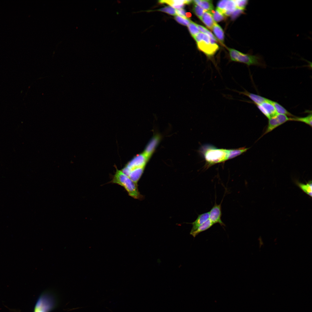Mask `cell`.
<instances>
[{
    "instance_id": "1",
    "label": "cell",
    "mask_w": 312,
    "mask_h": 312,
    "mask_svg": "<svg viewBox=\"0 0 312 312\" xmlns=\"http://www.w3.org/2000/svg\"><path fill=\"white\" fill-rule=\"evenodd\" d=\"M116 171L112 176V179L109 183L116 184L122 187L126 190L128 195L131 197L139 200L143 199L144 196L140 194L136 184L128 176L124 173L121 170L118 169L114 166Z\"/></svg>"
},
{
    "instance_id": "2",
    "label": "cell",
    "mask_w": 312,
    "mask_h": 312,
    "mask_svg": "<svg viewBox=\"0 0 312 312\" xmlns=\"http://www.w3.org/2000/svg\"><path fill=\"white\" fill-rule=\"evenodd\" d=\"M231 60L233 61L242 63L248 66L255 65L265 68L266 64L263 58L259 54L253 55L245 54L235 49H229Z\"/></svg>"
},
{
    "instance_id": "3",
    "label": "cell",
    "mask_w": 312,
    "mask_h": 312,
    "mask_svg": "<svg viewBox=\"0 0 312 312\" xmlns=\"http://www.w3.org/2000/svg\"><path fill=\"white\" fill-rule=\"evenodd\" d=\"M205 148L203 152L207 163V167L228 160V149L218 148L212 146H208Z\"/></svg>"
},
{
    "instance_id": "4",
    "label": "cell",
    "mask_w": 312,
    "mask_h": 312,
    "mask_svg": "<svg viewBox=\"0 0 312 312\" xmlns=\"http://www.w3.org/2000/svg\"><path fill=\"white\" fill-rule=\"evenodd\" d=\"M198 49L208 56L213 55L219 48L216 41L201 32L193 37Z\"/></svg>"
},
{
    "instance_id": "5",
    "label": "cell",
    "mask_w": 312,
    "mask_h": 312,
    "mask_svg": "<svg viewBox=\"0 0 312 312\" xmlns=\"http://www.w3.org/2000/svg\"><path fill=\"white\" fill-rule=\"evenodd\" d=\"M44 293L40 296L36 304L34 312H49L55 307L53 297L49 294Z\"/></svg>"
},
{
    "instance_id": "6",
    "label": "cell",
    "mask_w": 312,
    "mask_h": 312,
    "mask_svg": "<svg viewBox=\"0 0 312 312\" xmlns=\"http://www.w3.org/2000/svg\"><path fill=\"white\" fill-rule=\"evenodd\" d=\"M149 159L142 152L135 156L128 161L124 168L130 169L138 167H145Z\"/></svg>"
},
{
    "instance_id": "7",
    "label": "cell",
    "mask_w": 312,
    "mask_h": 312,
    "mask_svg": "<svg viewBox=\"0 0 312 312\" xmlns=\"http://www.w3.org/2000/svg\"><path fill=\"white\" fill-rule=\"evenodd\" d=\"M270 100L267 99L265 101L256 105L261 112L268 119L278 114L274 106L270 102Z\"/></svg>"
},
{
    "instance_id": "8",
    "label": "cell",
    "mask_w": 312,
    "mask_h": 312,
    "mask_svg": "<svg viewBox=\"0 0 312 312\" xmlns=\"http://www.w3.org/2000/svg\"><path fill=\"white\" fill-rule=\"evenodd\" d=\"M217 204L215 201L214 205L209 212V219L214 224L218 223L221 226H225V224L221 220L222 213L221 211V203Z\"/></svg>"
},
{
    "instance_id": "9",
    "label": "cell",
    "mask_w": 312,
    "mask_h": 312,
    "mask_svg": "<svg viewBox=\"0 0 312 312\" xmlns=\"http://www.w3.org/2000/svg\"><path fill=\"white\" fill-rule=\"evenodd\" d=\"M160 139V137L158 135H155L153 137L148 143L143 152L145 155L149 159L155 151Z\"/></svg>"
},
{
    "instance_id": "10",
    "label": "cell",
    "mask_w": 312,
    "mask_h": 312,
    "mask_svg": "<svg viewBox=\"0 0 312 312\" xmlns=\"http://www.w3.org/2000/svg\"><path fill=\"white\" fill-rule=\"evenodd\" d=\"M192 1L191 0H163L159 1V2L161 4H167L174 9H178L183 8L184 7V5L189 4Z\"/></svg>"
},
{
    "instance_id": "11",
    "label": "cell",
    "mask_w": 312,
    "mask_h": 312,
    "mask_svg": "<svg viewBox=\"0 0 312 312\" xmlns=\"http://www.w3.org/2000/svg\"><path fill=\"white\" fill-rule=\"evenodd\" d=\"M209 212L199 215L196 220L191 223L192 227L190 233L196 230L200 225L209 219Z\"/></svg>"
},
{
    "instance_id": "12",
    "label": "cell",
    "mask_w": 312,
    "mask_h": 312,
    "mask_svg": "<svg viewBox=\"0 0 312 312\" xmlns=\"http://www.w3.org/2000/svg\"><path fill=\"white\" fill-rule=\"evenodd\" d=\"M240 93L241 94L249 97L256 105L260 104L265 101L267 99L260 95L251 93L246 90L240 92Z\"/></svg>"
},
{
    "instance_id": "13",
    "label": "cell",
    "mask_w": 312,
    "mask_h": 312,
    "mask_svg": "<svg viewBox=\"0 0 312 312\" xmlns=\"http://www.w3.org/2000/svg\"><path fill=\"white\" fill-rule=\"evenodd\" d=\"M200 19L208 28L211 29L216 23L213 19L211 13L208 11H205Z\"/></svg>"
},
{
    "instance_id": "14",
    "label": "cell",
    "mask_w": 312,
    "mask_h": 312,
    "mask_svg": "<svg viewBox=\"0 0 312 312\" xmlns=\"http://www.w3.org/2000/svg\"><path fill=\"white\" fill-rule=\"evenodd\" d=\"M268 119L267 127L265 131L261 138L281 125L276 117V115Z\"/></svg>"
},
{
    "instance_id": "15",
    "label": "cell",
    "mask_w": 312,
    "mask_h": 312,
    "mask_svg": "<svg viewBox=\"0 0 312 312\" xmlns=\"http://www.w3.org/2000/svg\"><path fill=\"white\" fill-rule=\"evenodd\" d=\"M193 1L194 4L200 6L205 11H211L213 10L214 7L212 1L196 0Z\"/></svg>"
},
{
    "instance_id": "16",
    "label": "cell",
    "mask_w": 312,
    "mask_h": 312,
    "mask_svg": "<svg viewBox=\"0 0 312 312\" xmlns=\"http://www.w3.org/2000/svg\"><path fill=\"white\" fill-rule=\"evenodd\" d=\"M213 223L209 219L200 225L194 231L190 233L194 237H195L200 233L205 231L211 227L213 225Z\"/></svg>"
},
{
    "instance_id": "17",
    "label": "cell",
    "mask_w": 312,
    "mask_h": 312,
    "mask_svg": "<svg viewBox=\"0 0 312 312\" xmlns=\"http://www.w3.org/2000/svg\"><path fill=\"white\" fill-rule=\"evenodd\" d=\"M249 148L243 147L236 149H229L228 150V160L234 158L246 152Z\"/></svg>"
},
{
    "instance_id": "18",
    "label": "cell",
    "mask_w": 312,
    "mask_h": 312,
    "mask_svg": "<svg viewBox=\"0 0 312 312\" xmlns=\"http://www.w3.org/2000/svg\"><path fill=\"white\" fill-rule=\"evenodd\" d=\"M270 101L274 106L278 114H284L291 117L295 116L289 112L285 108L278 103L270 100Z\"/></svg>"
},
{
    "instance_id": "19",
    "label": "cell",
    "mask_w": 312,
    "mask_h": 312,
    "mask_svg": "<svg viewBox=\"0 0 312 312\" xmlns=\"http://www.w3.org/2000/svg\"><path fill=\"white\" fill-rule=\"evenodd\" d=\"M217 38L221 43H223L224 40V31L221 27L216 23L212 29Z\"/></svg>"
},
{
    "instance_id": "20",
    "label": "cell",
    "mask_w": 312,
    "mask_h": 312,
    "mask_svg": "<svg viewBox=\"0 0 312 312\" xmlns=\"http://www.w3.org/2000/svg\"><path fill=\"white\" fill-rule=\"evenodd\" d=\"M290 121L300 122H304L309 125L311 127L312 126V115L311 112L307 116L304 117H290Z\"/></svg>"
},
{
    "instance_id": "21",
    "label": "cell",
    "mask_w": 312,
    "mask_h": 312,
    "mask_svg": "<svg viewBox=\"0 0 312 312\" xmlns=\"http://www.w3.org/2000/svg\"><path fill=\"white\" fill-rule=\"evenodd\" d=\"M299 187L306 194L311 197L312 196V184L311 181H309L305 184L297 182Z\"/></svg>"
},
{
    "instance_id": "22",
    "label": "cell",
    "mask_w": 312,
    "mask_h": 312,
    "mask_svg": "<svg viewBox=\"0 0 312 312\" xmlns=\"http://www.w3.org/2000/svg\"><path fill=\"white\" fill-rule=\"evenodd\" d=\"M209 12L211 14L213 19L216 22L221 21L225 18L226 16L217 8L215 10H213Z\"/></svg>"
},
{
    "instance_id": "23",
    "label": "cell",
    "mask_w": 312,
    "mask_h": 312,
    "mask_svg": "<svg viewBox=\"0 0 312 312\" xmlns=\"http://www.w3.org/2000/svg\"><path fill=\"white\" fill-rule=\"evenodd\" d=\"M189 30L192 37H194L200 32V31L195 23L190 21L187 26Z\"/></svg>"
},
{
    "instance_id": "24",
    "label": "cell",
    "mask_w": 312,
    "mask_h": 312,
    "mask_svg": "<svg viewBox=\"0 0 312 312\" xmlns=\"http://www.w3.org/2000/svg\"><path fill=\"white\" fill-rule=\"evenodd\" d=\"M195 24L199 31H201V33L206 34L211 39L216 41H217V38L215 37L213 34L207 28L202 25H200L196 23Z\"/></svg>"
},
{
    "instance_id": "25",
    "label": "cell",
    "mask_w": 312,
    "mask_h": 312,
    "mask_svg": "<svg viewBox=\"0 0 312 312\" xmlns=\"http://www.w3.org/2000/svg\"><path fill=\"white\" fill-rule=\"evenodd\" d=\"M236 8V6L234 0H227L225 7L222 13L226 11L233 13Z\"/></svg>"
},
{
    "instance_id": "26",
    "label": "cell",
    "mask_w": 312,
    "mask_h": 312,
    "mask_svg": "<svg viewBox=\"0 0 312 312\" xmlns=\"http://www.w3.org/2000/svg\"><path fill=\"white\" fill-rule=\"evenodd\" d=\"M236 8L244 10L248 3V1L247 0H234Z\"/></svg>"
},
{
    "instance_id": "27",
    "label": "cell",
    "mask_w": 312,
    "mask_h": 312,
    "mask_svg": "<svg viewBox=\"0 0 312 312\" xmlns=\"http://www.w3.org/2000/svg\"><path fill=\"white\" fill-rule=\"evenodd\" d=\"M193 10L194 13L200 19L201 17L205 11L200 6L195 4L194 5Z\"/></svg>"
},
{
    "instance_id": "28",
    "label": "cell",
    "mask_w": 312,
    "mask_h": 312,
    "mask_svg": "<svg viewBox=\"0 0 312 312\" xmlns=\"http://www.w3.org/2000/svg\"><path fill=\"white\" fill-rule=\"evenodd\" d=\"M175 19L179 23L185 26H188L191 21L187 18H185L178 15H176Z\"/></svg>"
},
{
    "instance_id": "29",
    "label": "cell",
    "mask_w": 312,
    "mask_h": 312,
    "mask_svg": "<svg viewBox=\"0 0 312 312\" xmlns=\"http://www.w3.org/2000/svg\"><path fill=\"white\" fill-rule=\"evenodd\" d=\"M172 15H176V10L171 6H166L162 8L157 10Z\"/></svg>"
},
{
    "instance_id": "30",
    "label": "cell",
    "mask_w": 312,
    "mask_h": 312,
    "mask_svg": "<svg viewBox=\"0 0 312 312\" xmlns=\"http://www.w3.org/2000/svg\"><path fill=\"white\" fill-rule=\"evenodd\" d=\"M243 12L244 10L236 8L231 15L232 19H234Z\"/></svg>"
},
{
    "instance_id": "31",
    "label": "cell",
    "mask_w": 312,
    "mask_h": 312,
    "mask_svg": "<svg viewBox=\"0 0 312 312\" xmlns=\"http://www.w3.org/2000/svg\"><path fill=\"white\" fill-rule=\"evenodd\" d=\"M176 14L177 15L185 18H187L186 16V11L183 8L176 10Z\"/></svg>"
},
{
    "instance_id": "32",
    "label": "cell",
    "mask_w": 312,
    "mask_h": 312,
    "mask_svg": "<svg viewBox=\"0 0 312 312\" xmlns=\"http://www.w3.org/2000/svg\"><path fill=\"white\" fill-rule=\"evenodd\" d=\"M185 15L187 18H190L191 16V14L190 12H188L186 13Z\"/></svg>"
}]
</instances>
